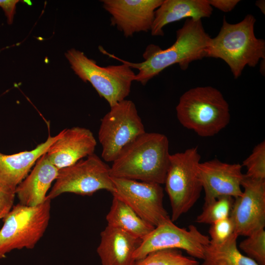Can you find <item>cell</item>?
Returning a JSON list of instances; mask_svg holds the SVG:
<instances>
[{
    "label": "cell",
    "instance_id": "12",
    "mask_svg": "<svg viewBox=\"0 0 265 265\" xmlns=\"http://www.w3.org/2000/svg\"><path fill=\"white\" fill-rule=\"evenodd\" d=\"M242 194L235 199L230 217L235 233L247 237L265 227V180L244 176Z\"/></svg>",
    "mask_w": 265,
    "mask_h": 265
},
{
    "label": "cell",
    "instance_id": "17",
    "mask_svg": "<svg viewBox=\"0 0 265 265\" xmlns=\"http://www.w3.org/2000/svg\"><path fill=\"white\" fill-rule=\"evenodd\" d=\"M58 171L49 160L46 154L42 155L15 189L19 203L34 207L44 203Z\"/></svg>",
    "mask_w": 265,
    "mask_h": 265
},
{
    "label": "cell",
    "instance_id": "3",
    "mask_svg": "<svg viewBox=\"0 0 265 265\" xmlns=\"http://www.w3.org/2000/svg\"><path fill=\"white\" fill-rule=\"evenodd\" d=\"M255 22L251 14L235 24L228 23L224 16L220 31L209 41L206 57L222 59L235 79L241 75L246 66L255 67L265 58V42L256 37Z\"/></svg>",
    "mask_w": 265,
    "mask_h": 265
},
{
    "label": "cell",
    "instance_id": "29",
    "mask_svg": "<svg viewBox=\"0 0 265 265\" xmlns=\"http://www.w3.org/2000/svg\"><path fill=\"white\" fill-rule=\"evenodd\" d=\"M19 1L18 0H0V6L4 10L9 24L13 22L16 5Z\"/></svg>",
    "mask_w": 265,
    "mask_h": 265
},
{
    "label": "cell",
    "instance_id": "10",
    "mask_svg": "<svg viewBox=\"0 0 265 265\" xmlns=\"http://www.w3.org/2000/svg\"><path fill=\"white\" fill-rule=\"evenodd\" d=\"M210 242V238L190 225L187 229L180 228L169 218L157 226L143 238L134 254L137 261L148 254L158 250H183L195 259L202 260L205 248Z\"/></svg>",
    "mask_w": 265,
    "mask_h": 265
},
{
    "label": "cell",
    "instance_id": "4",
    "mask_svg": "<svg viewBox=\"0 0 265 265\" xmlns=\"http://www.w3.org/2000/svg\"><path fill=\"white\" fill-rule=\"evenodd\" d=\"M176 111L180 124L201 137L214 136L230 120L228 103L220 91L209 86L185 92L180 98Z\"/></svg>",
    "mask_w": 265,
    "mask_h": 265
},
{
    "label": "cell",
    "instance_id": "19",
    "mask_svg": "<svg viewBox=\"0 0 265 265\" xmlns=\"http://www.w3.org/2000/svg\"><path fill=\"white\" fill-rule=\"evenodd\" d=\"M212 12L208 0H163L155 11L151 34L163 36V28L168 24L184 18L201 20L210 17Z\"/></svg>",
    "mask_w": 265,
    "mask_h": 265
},
{
    "label": "cell",
    "instance_id": "24",
    "mask_svg": "<svg viewBox=\"0 0 265 265\" xmlns=\"http://www.w3.org/2000/svg\"><path fill=\"white\" fill-rule=\"evenodd\" d=\"M245 255L258 265H265V230H258L241 241L238 246Z\"/></svg>",
    "mask_w": 265,
    "mask_h": 265
},
{
    "label": "cell",
    "instance_id": "15",
    "mask_svg": "<svg viewBox=\"0 0 265 265\" xmlns=\"http://www.w3.org/2000/svg\"><path fill=\"white\" fill-rule=\"evenodd\" d=\"M96 145L90 130L74 127L62 130L59 138L46 154L51 162L59 170L94 154Z\"/></svg>",
    "mask_w": 265,
    "mask_h": 265
},
{
    "label": "cell",
    "instance_id": "11",
    "mask_svg": "<svg viewBox=\"0 0 265 265\" xmlns=\"http://www.w3.org/2000/svg\"><path fill=\"white\" fill-rule=\"evenodd\" d=\"M112 193L129 205L140 217L154 227L170 218L163 204L161 185L111 177Z\"/></svg>",
    "mask_w": 265,
    "mask_h": 265
},
{
    "label": "cell",
    "instance_id": "16",
    "mask_svg": "<svg viewBox=\"0 0 265 265\" xmlns=\"http://www.w3.org/2000/svg\"><path fill=\"white\" fill-rule=\"evenodd\" d=\"M60 134L61 132L53 136L49 134L44 142L31 150L11 155L0 152V187L15 191L37 160L47 153L50 146Z\"/></svg>",
    "mask_w": 265,
    "mask_h": 265
},
{
    "label": "cell",
    "instance_id": "27",
    "mask_svg": "<svg viewBox=\"0 0 265 265\" xmlns=\"http://www.w3.org/2000/svg\"><path fill=\"white\" fill-rule=\"evenodd\" d=\"M15 196L14 191L0 187V219H3L12 209Z\"/></svg>",
    "mask_w": 265,
    "mask_h": 265
},
{
    "label": "cell",
    "instance_id": "30",
    "mask_svg": "<svg viewBox=\"0 0 265 265\" xmlns=\"http://www.w3.org/2000/svg\"><path fill=\"white\" fill-rule=\"evenodd\" d=\"M256 5L262 10V12L265 14V1L259 0L256 2Z\"/></svg>",
    "mask_w": 265,
    "mask_h": 265
},
{
    "label": "cell",
    "instance_id": "9",
    "mask_svg": "<svg viewBox=\"0 0 265 265\" xmlns=\"http://www.w3.org/2000/svg\"><path fill=\"white\" fill-rule=\"evenodd\" d=\"M103 189L111 194L115 190L110 167L94 153L59 169L47 197L52 200L64 193L90 196Z\"/></svg>",
    "mask_w": 265,
    "mask_h": 265
},
{
    "label": "cell",
    "instance_id": "26",
    "mask_svg": "<svg viewBox=\"0 0 265 265\" xmlns=\"http://www.w3.org/2000/svg\"><path fill=\"white\" fill-rule=\"evenodd\" d=\"M210 242L220 244L227 241L234 233L235 227L230 217L211 224L209 231Z\"/></svg>",
    "mask_w": 265,
    "mask_h": 265
},
{
    "label": "cell",
    "instance_id": "13",
    "mask_svg": "<svg viewBox=\"0 0 265 265\" xmlns=\"http://www.w3.org/2000/svg\"><path fill=\"white\" fill-rule=\"evenodd\" d=\"M239 163H228L217 159L200 162L197 167L199 181L205 191L204 204L224 196L236 198L242 193L244 174Z\"/></svg>",
    "mask_w": 265,
    "mask_h": 265
},
{
    "label": "cell",
    "instance_id": "5",
    "mask_svg": "<svg viewBox=\"0 0 265 265\" xmlns=\"http://www.w3.org/2000/svg\"><path fill=\"white\" fill-rule=\"evenodd\" d=\"M51 200L36 206L18 203L3 219L0 229V259L13 250L33 249L44 235L51 216Z\"/></svg>",
    "mask_w": 265,
    "mask_h": 265
},
{
    "label": "cell",
    "instance_id": "1",
    "mask_svg": "<svg viewBox=\"0 0 265 265\" xmlns=\"http://www.w3.org/2000/svg\"><path fill=\"white\" fill-rule=\"evenodd\" d=\"M211 37L205 31L201 20L186 19L183 26L176 31L174 43L166 49L154 44L148 45L143 53L144 60L132 63L122 60L103 50L102 53L137 69L134 80L145 85L148 81L166 68L178 64L185 70L193 61L206 57V49Z\"/></svg>",
    "mask_w": 265,
    "mask_h": 265
},
{
    "label": "cell",
    "instance_id": "14",
    "mask_svg": "<svg viewBox=\"0 0 265 265\" xmlns=\"http://www.w3.org/2000/svg\"><path fill=\"white\" fill-rule=\"evenodd\" d=\"M163 0H103L104 8L111 15V25L126 37L151 31L156 10Z\"/></svg>",
    "mask_w": 265,
    "mask_h": 265
},
{
    "label": "cell",
    "instance_id": "8",
    "mask_svg": "<svg viewBox=\"0 0 265 265\" xmlns=\"http://www.w3.org/2000/svg\"><path fill=\"white\" fill-rule=\"evenodd\" d=\"M145 132L134 103L124 100L112 106L101 120L98 132L102 157L112 162L124 148Z\"/></svg>",
    "mask_w": 265,
    "mask_h": 265
},
{
    "label": "cell",
    "instance_id": "20",
    "mask_svg": "<svg viewBox=\"0 0 265 265\" xmlns=\"http://www.w3.org/2000/svg\"><path fill=\"white\" fill-rule=\"evenodd\" d=\"M106 220L107 225L121 229L141 240L155 227L115 196H113Z\"/></svg>",
    "mask_w": 265,
    "mask_h": 265
},
{
    "label": "cell",
    "instance_id": "18",
    "mask_svg": "<svg viewBox=\"0 0 265 265\" xmlns=\"http://www.w3.org/2000/svg\"><path fill=\"white\" fill-rule=\"evenodd\" d=\"M100 237L97 253L102 265H135L134 254L141 240L109 225Z\"/></svg>",
    "mask_w": 265,
    "mask_h": 265
},
{
    "label": "cell",
    "instance_id": "7",
    "mask_svg": "<svg viewBox=\"0 0 265 265\" xmlns=\"http://www.w3.org/2000/svg\"><path fill=\"white\" fill-rule=\"evenodd\" d=\"M65 55L75 74L83 81L89 82L110 106L129 95L136 74L127 64L101 67L75 49L68 50Z\"/></svg>",
    "mask_w": 265,
    "mask_h": 265
},
{
    "label": "cell",
    "instance_id": "21",
    "mask_svg": "<svg viewBox=\"0 0 265 265\" xmlns=\"http://www.w3.org/2000/svg\"><path fill=\"white\" fill-rule=\"evenodd\" d=\"M238 237L234 233L222 243L210 242L205 248L200 265H258L239 251L237 245Z\"/></svg>",
    "mask_w": 265,
    "mask_h": 265
},
{
    "label": "cell",
    "instance_id": "6",
    "mask_svg": "<svg viewBox=\"0 0 265 265\" xmlns=\"http://www.w3.org/2000/svg\"><path fill=\"white\" fill-rule=\"evenodd\" d=\"M200 159L197 147L170 155L164 184L170 202L173 222L187 212L200 196L203 188L197 173Z\"/></svg>",
    "mask_w": 265,
    "mask_h": 265
},
{
    "label": "cell",
    "instance_id": "23",
    "mask_svg": "<svg viewBox=\"0 0 265 265\" xmlns=\"http://www.w3.org/2000/svg\"><path fill=\"white\" fill-rule=\"evenodd\" d=\"M235 198L228 196L219 197L211 202L204 204L203 210L196 222L201 224H212L228 217L232 209Z\"/></svg>",
    "mask_w": 265,
    "mask_h": 265
},
{
    "label": "cell",
    "instance_id": "22",
    "mask_svg": "<svg viewBox=\"0 0 265 265\" xmlns=\"http://www.w3.org/2000/svg\"><path fill=\"white\" fill-rule=\"evenodd\" d=\"M135 265H199L196 259L183 255L179 249L155 251L136 261Z\"/></svg>",
    "mask_w": 265,
    "mask_h": 265
},
{
    "label": "cell",
    "instance_id": "28",
    "mask_svg": "<svg viewBox=\"0 0 265 265\" xmlns=\"http://www.w3.org/2000/svg\"><path fill=\"white\" fill-rule=\"evenodd\" d=\"M212 7H214L219 10L227 12L232 10L239 2L238 0H208Z\"/></svg>",
    "mask_w": 265,
    "mask_h": 265
},
{
    "label": "cell",
    "instance_id": "2",
    "mask_svg": "<svg viewBox=\"0 0 265 265\" xmlns=\"http://www.w3.org/2000/svg\"><path fill=\"white\" fill-rule=\"evenodd\" d=\"M170 155L166 135L145 132L124 148L112 161L110 176L164 184Z\"/></svg>",
    "mask_w": 265,
    "mask_h": 265
},
{
    "label": "cell",
    "instance_id": "25",
    "mask_svg": "<svg viewBox=\"0 0 265 265\" xmlns=\"http://www.w3.org/2000/svg\"><path fill=\"white\" fill-rule=\"evenodd\" d=\"M242 166L246 169V177L265 180V141L258 143L251 154L242 162Z\"/></svg>",
    "mask_w": 265,
    "mask_h": 265
}]
</instances>
